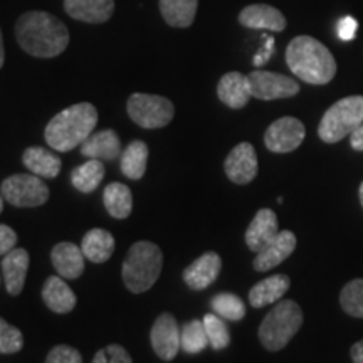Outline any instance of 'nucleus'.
Wrapping results in <instances>:
<instances>
[{"mask_svg": "<svg viewBox=\"0 0 363 363\" xmlns=\"http://www.w3.org/2000/svg\"><path fill=\"white\" fill-rule=\"evenodd\" d=\"M16 39L27 54L34 57H56L66 51L69 33L52 13L30 11L22 13L16 24Z\"/></svg>", "mask_w": 363, "mask_h": 363, "instance_id": "obj_1", "label": "nucleus"}, {"mask_svg": "<svg viewBox=\"0 0 363 363\" xmlns=\"http://www.w3.org/2000/svg\"><path fill=\"white\" fill-rule=\"evenodd\" d=\"M286 62L293 74L308 84H328L337 74L333 54L311 35H298L288 44Z\"/></svg>", "mask_w": 363, "mask_h": 363, "instance_id": "obj_2", "label": "nucleus"}, {"mask_svg": "<svg viewBox=\"0 0 363 363\" xmlns=\"http://www.w3.org/2000/svg\"><path fill=\"white\" fill-rule=\"evenodd\" d=\"M98 123V110L91 103H78L66 108L49 121L45 126L44 138L49 147L56 152H71L81 147L93 133Z\"/></svg>", "mask_w": 363, "mask_h": 363, "instance_id": "obj_3", "label": "nucleus"}, {"mask_svg": "<svg viewBox=\"0 0 363 363\" xmlns=\"http://www.w3.org/2000/svg\"><path fill=\"white\" fill-rule=\"evenodd\" d=\"M162 267V249L150 240H138L130 247L123 261L121 267L123 283L135 294L148 291L160 278Z\"/></svg>", "mask_w": 363, "mask_h": 363, "instance_id": "obj_4", "label": "nucleus"}, {"mask_svg": "<svg viewBox=\"0 0 363 363\" xmlns=\"http://www.w3.org/2000/svg\"><path fill=\"white\" fill-rule=\"evenodd\" d=\"M303 326V311L293 299H281L259 326V342L267 352H279Z\"/></svg>", "mask_w": 363, "mask_h": 363, "instance_id": "obj_5", "label": "nucleus"}, {"mask_svg": "<svg viewBox=\"0 0 363 363\" xmlns=\"http://www.w3.org/2000/svg\"><path fill=\"white\" fill-rule=\"evenodd\" d=\"M363 123V96H347L326 110L318 126L325 143H338Z\"/></svg>", "mask_w": 363, "mask_h": 363, "instance_id": "obj_6", "label": "nucleus"}, {"mask_svg": "<svg viewBox=\"0 0 363 363\" xmlns=\"http://www.w3.org/2000/svg\"><path fill=\"white\" fill-rule=\"evenodd\" d=\"M131 120L145 130L163 128L174 120L175 106L169 98L158 94L133 93L126 103Z\"/></svg>", "mask_w": 363, "mask_h": 363, "instance_id": "obj_7", "label": "nucleus"}, {"mask_svg": "<svg viewBox=\"0 0 363 363\" xmlns=\"http://www.w3.org/2000/svg\"><path fill=\"white\" fill-rule=\"evenodd\" d=\"M4 201L13 207H40L49 201V187L34 174H13L0 185Z\"/></svg>", "mask_w": 363, "mask_h": 363, "instance_id": "obj_8", "label": "nucleus"}, {"mask_svg": "<svg viewBox=\"0 0 363 363\" xmlns=\"http://www.w3.org/2000/svg\"><path fill=\"white\" fill-rule=\"evenodd\" d=\"M249 78L252 98L262 99V101H272V99L293 98L299 93V84L289 76L279 74L271 71H252Z\"/></svg>", "mask_w": 363, "mask_h": 363, "instance_id": "obj_9", "label": "nucleus"}, {"mask_svg": "<svg viewBox=\"0 0 363 363\" xmlns=\"http://www.w3.org/2000/svg\"><path fill=\"white\" fill-rule=\"evenodd\" d=\"M305 136L306 128L303 121L293 116H283L266 130L264 145L272 153H289L303 143Z\"/></svg>", "mask_w": 363, "mask_h": 363, "instance_id": "obj_10", "label": "nucleus"}, {"mask_svg": "<svg viewBox=\"0 0 363 363\" xmlns=\"http://www.w3.org/2000/svg\"><path fill=\"white\" fill-rule=\"evenodd\" d=\"M150 342L153 352L163 362H172L179 355L182 348V330L175 316L170 313H162L150 331Z\"/></svg>", "mask_w": 363, "mask_h": 363, "instance_id": "obj_11", "label": "nucleus"}, {"mask_svg": "<svg viewBox=\"0 0 363 363\" xmlns=\"http://www.w3.org/2000/svg\"><path fill=\"white\" fill-rule=\"evenodd\" d=\"M257 153L251 143L242 142L230 150L224 162L227 179L238 185H247L257 177Z\"/></svg>", "mask_w": 363, "mask_h": 363, "instance_id": "obj_12", "label": "nucleus"}, {"mask_svg": "<svg viewBox=\"0 0 363 363\" xmlns=\"http://www.w3.org/2000/svg\"><path fill=\"white\" fill-rule=\"evenodd\" d=\"M296 235L291 230H279V234L267 246L256 254L252 267L257 272H267L284 262L296 249Z\"/></svg>", "mask_w": 363, "mask_h": 363, "instance_id": "obj_13", "label": "nucleus"}, {"mask_svg": "<svg viewBox=\"0 0 363 363\" xmlns=\"http://www.w3.org/2000/svg\"><path fill=\"white\" fill-rule=\"evenodd\" d=\"M222 269L220 256L214 251H208L197 257L192 264L184 269V281L194 291H202L219 278Z\"/></svg>", "mask_w": 363, "mask_h": 363, "instance_id": "obj_14", "label": "nucleus"}, {"mask_svg": "<svg viewBox=\"0 0 363 363\" xmlns=\"http://www.w3.org/2000/svg\"><path fill=\"white\" fill-rule=\"evenodd\" d=\"M279 234L278 216L271 208H261L246 230V244L252 252H259Z\"/></svg>", "mask_w": 363, "mask_h": 363, "instance_id": "obj_15", "label": "nucleus"}, {"mask_svg": "<svg viewBox=\"0 0 363 363\" xmlns=\"http://www.w3.org/2000/svg\"><path fill=\"white\" fill-rule=\"evenodd\" d=\"M239 22L249 29L272 30V33H283L288 24L283 12L266 4H254L242 9L239 13Z\"/></svg>", "mask_w": 363, "mask_h": 363, "instance_id": "obj_16", "label": "nucleus"}, {"mask_svg": "<svg viewBox=\"0 0 363 363\" xmlns=\"http://www.w3.org/2000/svg\"><path fill=\"white\" fill-rule=\"evenodd\" d=\"M81 155L93 160L111 162L121 155L120 136L115 130H103L98 133H91L81 143Z\"/></svg>", "mask_w": 363, "mask_h": 363, "instance_id": "obj_17", "label": "nucleus"}, {"mask_svg": "<svg viewBox=\"0 0 363 363\" xmlns=\"http://www.w3.org/2000/svg\"><path fill=\"white\" fill-rule=\"evenodd\" d=\"M217 96L225 106L233 108V110H240L252 98L249 78L238 71L227 72L217 84Z\"/></svg>", "mask_w": 363, "mask_h": 363, "instance_id": "obj_18", "label": "nucleus"}, {"mask_svg": "<svg viewBox=\"0 0 363 363\" xmlns=\"http://www.w3.org/2000/svg\"><path fill=\"white\" fill-rule=\"evenodd\" d=\"M29 252L22 247H13L11 252H7L2 259V274L6 281L7 293L12 296L22 293L26 284L27 271H29Z\"/></svg>", "mask_w": 363, "mask_h": 363, "instance_id": "obj_19", "label": "nucleus"}, {"mask_svg": "<svg viewBox=\"0 0 363 363\" xmlns=\"http://www.w3.org/2000/svg\"><path fill=\"white\" fill-rule=\"evenodd\" d=\"M84 259L83 249L72 242H59L51 251L54 269L65 279H78L84 272Z\"/></svg>", "mask_w": 363, "mask_h": 363, "instance_id": "obj_20", "label": "nucleus"}, {"mask_svg": "<svg viewBox=\"0 0 363 363\" xmlns=\"http://www.w3.org/2000/svg\"><path fill=\"white\" fill-rule=\"evenodd\" d=\"M65 9L72 19L103 24L115 12V0H65Z\"/></svg>", "mask_w": 363, "mask_h": 363, "instance_id": "obj_21", "label": "nucleus"}, {"mask_svg": "<svg viewBox=\"0 0 363 363\" xmlns=\"http://www.w3.org/2000/svg\"><path fill=\"white\" fill-rule=\"evenodd\" d=\"M61 276H49L43 286V301L52 313L67 315L76 308L78 298Z\"/></svg>", "mask_w": 363, "mask_h": 363, "instance_id": "obj_22", "label": "nucleus"}, {"mask_svg": "<svg viewBox=\"0 0 363 363\" xmlns=\"http://www.w3.org/2000/svg\"><path fill=\"white\" fill-rule=\"evenodd\" d=\"M291 279L286 274H274L254 284L249 291V303L254 308H264L272 303H278L288 293Z\"/></svg>", "mask_w": 363, "mask_h": 363, "instance_id": "obj_23", "label": "nucleus"}, {"mask_svg": "<svg viewBox=\"0 0 363 363\" xmlns=\"http://www.w3.org/2000/svg\"><path fill=\"white\" fill-rule=\"evenodd\" d=\"M22 163L30 174L38 175L40 179H56L62 165L61 158L56 153L43 147L26 148L24 155H22Z\"/></svg>", "mask_w": 363, "mask_h": 363, "instance_id": "obj_24", "label": "nucleus"}, {"mask_svg": "<svg viewBox=\"0 0 363 363\" xmlns=\"http://www.w3.org/2000/svg\"><path fill=\"white\" fill-rule=\"evenodd\" d=\"M81 249H83L86 259L101 264L110 259L115 252V238L104 229H91L84 234Z\"/></svg>", "mask_w": 363, "mask_h": 363, "instance_id": "obj_25", "label": "nucleus"}, {"mask_svg": "<svg viewBox=\"0 0 363 363\" xmlns=\"http://www.w3.org/2000/svg\"><path fill=\"white\" fill-rule=\"evenodd\" d=\"M103 203L108 214L115 219H128L133 211V195L125 184L113 182L103 190Z\"/></svg>", "mask_w": 363, "mask_h": 363, "instance_id": "obj_26", "label": "nucleus"}, {"mask_svg": "<svg viewBox=\"0 0 363 363\" xmlns=\"http://www.w3.org/2000/svg\"><path fill=\"white\" fill-rule=\"evenodd\" d=\"M199 0H160V12L172 27L187 29L194 24Z\"/></svg>", "mask_w": 363, "mask_h": 363, "instance_id": "obj_27", "label": "nucleus"}, {"mask_svg": "<svg viewBox=\"0 0 363 363\" xmlns=\"http://www.w3.org/2000/svg\"><path fill=\"white\" fill-rule=\"evenodd\" d=\"M147 162L148 147L142 140H135L125 148V152H121V172L131 180L143 179L147 172Z\"/></svg>", "mask_w": 363, "mask_h": 363, "instance_id": "obj_28", "label": "nucleus"}, {"mask_svg": "<svg viewBox=\"0 0 363 363\" xmlns=\"http://www.w3.org/2000/svg\"><path fill=\"white\" fill-rule=\"evenodd\" d=\"M104 179V165L101 160H93L89 158L88 162L79 165L78 169L71 172V184L74 185L76 190L81 194H91L99 187Z\"/></svg>", "mask_w": 363, "mask_h": 363, "instance_id": "obj_29", "label": "nucleus"}, {"mask_svg": "<svg viewBox=\"0 0 363 363\" xmlns=\"http://www.w3.org/2000/svg\"><path fill=\"white\" fill-rule=\"evenodd\" d=\"M212 310L216 315L229 321H240L246 316V305L238 294L233 293H219L212 298L211 301Z\"/></svg>", "mask_w": 363, "mask_h": 363, "instance_id": "obj_30", "label": "nucleus"}, {"mask_svg": "<svg viewBox=\"0 0 363 363\" xmlns=\"http://www.w3.org/2000/svg\"><path fill=\"white\" fill-rule=\"evenodd\" d=\"M208 345V337L203 321L192 320L189 323L184 325L182 328V348L185 352L194 355V353L202 352Z\"/></svg>", "mask_w": 363, "mask_h": 363, "instance_id": "obj_31", "label": "nucleus"}, {"mask_svg": "<svg viewBox=\"0 0 363 363\" xmlns=\"http://www.w3.org/2000/svg\"><path fill=\"white\" fill-rule=\"evenodd\" d=\"M340 305L353 318H363V279H353L343 286Z\"/></svg>", "mask_w": 363, "mask_h": 363, "instance_id": "obj_32", "label": "nucleus"}, {"mask_svg": "<svg viewBox=\"0 0 363 363\" xmlns=\"http://www.w3.org/2000/svg\"><path fill=\"white\" fill-rule=\"evenodd\" d=\"M203 326H206L208 343H211V347L214 348V350H224V348L229 347V328H227L224 320H222L219 315L208 313V315L203 316Z\"/></svg>", "mask_w": 363, "mask_h": 363, "instance_id": "obj_33", "label": "nucleus"}, {"mask_svg": "<svg viewBox=\"0 0 363 363\" xmlns=\"http://www.w3.org/2000/svg\"><path fill=\"white\" fill-rule=\"evenodd\" d=\"M24 348V335L19 328L0 318V355H13Z\"/></svg>", "mask_w": 363, "mask_h": 363, "instance_id": "obj_34", "label": "nucleus"}, {"mask_svg": "<svg viewBox=\"0 0 363 363\" xmlns=\"http://www.w3.org/2000/svg\"><path fill=\"white\" fill-rule=\"evenodd\" d=\"M91 363H133V360L125 347L113 343L98 350Z\"/></svg>", "mask_w": 363, "mask_h": 363, "instance_id": "obj_35", "label": "nucleus"}, {"mask_svg": "<svg viewBox=\"0 0 363 363\" xmlns=\"http://www.w3.org/2000/svg\"><path fill=\"white\" fill-rule=\"evenodd\" d=\"M44 363H83V357L76 348L69 345H56L51 352L48 353Z\"/></svg>", "mask_w": 363, "mask_h": 363, "instance_id": "obj_36", "label": "nucleus"}, {"mask_svg": "<svg viewBox=\"0 0 363 363\" xmlns=\"http://www.w3.org/2000/svg\"><path fill=\"white\" fill-rule=\"evenodd\" d=\"M17 244V234L12 227L0 224V256H6Z\"/></svg>", "mask_w": 363, "mask_h": 363, "instance_id": "obj_37", "label": "nucleus"}, {"mask_svg": "<svg viewBox=\"0 0 363 363\" xmlns=\"http://www.w3.org/2000/svg\"><path fill=\"white\" fill-rule=\"evenodd\" d=\"M357 29H358L357 21L353 19V17H350V16L343 17V19L338 21L337 33H338V38L342 39V40H352L353 38H355Z\"/></svg>", "mask_w": 363, "mask_h": 363, "instance_id": "obj_38", "label": "nucleus"}, {"mask_svg": "<svg viewBox=\"0 0 363 363\" xmlns=\"http://www.w3.org/2000/svg\"><path fill=\"white\" fill-rule=\"evenodd\" d=\"M272 52H274V39H272L271 35H266L264 45H262L261 51L256 54V57H254V66L266 65V62L271 59Z\"/></svg>", "mask_w": 363, "mask_h": 363, "instance_id": "obj_39", "label": "nucleus"}, {"mask_svg": "<svg viewBox=\"0 0 363 363\" xmlns=\"http://www.w3.org/2000/svg\"><path fill=\"white\" fill-rule=\"evenodd\" d=\"M350 145L357 152H363V123L350 135Z\"/></svg>", "mask_w": 363, "mask_h": 363, "instance_id": "obj_40", "label": "nucleus"}, {"mask_svg": "<svg viewBox=\"0 0 363 363\" xmlns=\"http://www.w3.org/2000/svg\"><path fill=\"white\" fill-rule=\"evenodd\" d=\"M350 355H352L353 363H363V340H360V342H357L355 345H353L352 350H350Z\"/></svg>", "mask_w": 363, "mask_h": 363, "instance_id": "obj_41", "label": "nucleus"}, {"mask_svg": "<svg viewBox=\"0 0 363 363\" xmlns=\"http://www.w3.org/2000/svg\"><path fill=\"white\" fill-rule=\"evenodd\" d=\"M4 62H6V49H4V38H2V29H0V69H2Z\"/></svg>", "mask_w": 363, "mask_h": 363, "instance_id": "obj_42", "label": "nucleus"}, {"mask_svg": "<svg viewBox=\"0 0 363 363\" xmlns=\"http://www.w3.org/2000/svg\"><path fill=\"white\" fill-rule=\"evenodd\" d=\"M358 195H360V202H362V207H363V182L360 185V190H358Z\"/></svg>", "mask_w": 363, "mask_h": 363, "instance_id": "obj_43", "label": "nucleus"}, {"mask_svg": "<svg viewBox=\"0 0 363 363\" xmlns=\"http://www.w3.org/2000/svg\"><path fill=\"white\" fill-rule=\"evenodd\" d=\"M2 211H4V197L0 195V214H2Z\"/></svg>", "mask_w": 363, "mask_h": 363, "instance_id": "obj_44", "label": "nucleus"}]
</instances>
